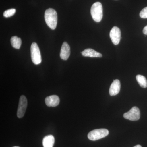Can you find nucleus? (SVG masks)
<instances>
[{
    "label": "nucleus",
    "mask_w": 147,
    "mask_h": 147,
    "mask_svg": "<svg viewBox=\"0 0 147 147\" xmlns=\"http://www.w3.org/2000/svg\"><path fill=\"white\" fill-rule=\"evenodd\" d=\"M139 15L142 18H147V7L141 11Z\"/></svg>",
    "instance_id": "nucleus-16"
},
{
    "label": "nucleus",
    "mask_w": 147,
    "mask_h": 147,
    "mask_svg": "<svg viewBox=\"0 0 147 147\" xmlns=\"http://www.w3.org/2000/svg\"><path fill=\"white\" fill-rule=\"evenodd\" d=\"M11 43L12 47L16 49H19L21 47L22 41L20 38L13 36L11 38Z\"/></svg>",
    "instance_id": "nucleus-13"
},
{
    "label": "nucleus",
    "mask_w": 147,
    "mask_h": 147,
    "mask_svg": "<svg viewBox=\"0 0 147 147\" xmlns=\"http://www.w3.org/2000/svg\"><path fill=\"white\" fill-rule=\"evenodd\" d=\"M82 55L84 57H102V54L98 53L91 48L85 49L82 53Z\"/></svg>",
    "instance_id": "nucleus-11"
},
{
    "label": "nucleus",
    "mask_w": 147,
    "mask_h": 147,
    "mask_svg": "<svg viewBox=\"0 0 147 147\" xmlns=\"http://www.w3.org/2000/svg\"><path fill=\"white\" fill-rule=\"evenodd\" d=\"M31 55L32 60L34 64L38 65L41 63L42 59L40 51L36 42H33L31 46Z\"/></svg>",
    "instance_id": "nucleus-4"
},
{
    "label": "nucleus",
    "mask_w": 147,
    "mask_h": 147,
    "mask_svg": "<svg viewBox=\"0 0 147 147\" xmlns=\"http://www.w3.org/2000/svg\"><path fill=\"white\" fill-rule=\"evenodd\" d=\"M134 147H142V146H141V145H137V146H134Z\"/></svg>",
    "instance_id": "nucleus-18"
},
{
    "label": "nucleus",
    "mask_w": 147,
    "mask_h": 147,
    "mask_svg": "<svg viewBox=\"0 0 147 147\" xmlns=\"http://www.w3.org/2000/svg\"><path fill=\"white\" fill-rule=\"evenodd\" d=\"M57 11L52 8L46 9L45 13V19L46 24L52 30H55L57 24Z\"/></svg>",
    "instance_id": "nucleus-1"
},
{
    "label": "nucleus",
    "mask_w": 147,
    "mask_h": 147,
    "mask_svg": "<svg viewBox=\"0 0 147 147\" xmlns=\"http://www.w3.org/2000/svg\"><path fill=\"white\" fill-rule=\"evenodd\" d=\"M109 131L106 129H99L90 131L88 135V138L91 141H96L108 136Z\"/></svg>",
    "instance_id": "nucleus-3"
},
{
    "label": "nucleus",
    "mask_w": 147,
    "mask_h": 147,
    "mask_svg": "<svg viewBox=\"0 0 147 147\" xmlns=\"http://www.w3.org/2000/svg\"><path fill=\"white\" fill-rule=\"evenodd\" d=\"M45 102L46 105L49 107H56L59 105L60 99L57 95H52L45 98Z\"/></svg>",
    "instance_id": "nucleus-10"
},
{
    "label": "nucleus",
    "mask_w": 147,
    "mask_h": 147,
    "mask_svg": "<svg viewBox=\"0 0 147 147\" xmlns=\"http://www.w3.org/2000/svg\"><path fill=\"white\" fill-rule=\"evenodd\" d=\"M92 18L95 22H100L103 16V9L101 3L97 2L92 5L91 8Z\"/></svg>",
    "instance_id": "nucleus-2"
},
{
    "label": "nucleus",
    "mask_w": 147,
    "mask_h": 147,
    "mask_svg": "<svg viewBox=\"0 0 147 147\" xmlns=\"http://www.w3.org/2000/svg\"><path fill=\"white\" fill-rule=\"evenodd\" d=\"M15 12H16V9H10L4 11L3 16L6 18H8L13 16L15 14Z\"/></svg>",
    "instance_id": "nucleus-15"
},
{
    "label": "nucleus",
    "mask_w": 147,
    "mask_h": 147,
    "mask_svg": "<svg viewBox=\"0 0 147 147\" xmlns=\"http://www.w3.org/2000/svg\"><path fill=\"white\" fill-rule=\"evenodd\" d=\"M28 105V101L26 96L24 95L21 96L19 99L17 116L19 118H21L24 117L26 113V110Z\"/></svg>",
    "instance_id": "nucleus-6"
},
{
    "label": "nucleus",
    "mask_w": 147,
    "mask_h": 147,
    "mask_svg": "<svg viewBox=\"0 0 147 147\" xmlns=\"http://www.w3.org/2000/svg\"><path fill=\"white\" fill-rule=\"evenodd\" d=\"M70 55V48L68 43L66 42H63L62 45L60 52L61 59L64 60L68 59Z\"/></svg>",
    "instance_id": "nucleus-9"
},
{
    "label": "nucleus",
    "mask_w": 147,
    "mask_h": 147,
    "mask_svg": "<svg viewBox=\"0 0 147 147\" xmlns=\"http://www.w3.org/2000/svg\"><path fill=\"white\" fill-rule=\"evenodd\" d=\"M143 33L146 35H147V26H146L143 29Z\"/></svg>",
    "instance_id": "nucleus-17"
},
{
    "label": "nucleus",
    "mask_w": 147,
    "mask_h": 147,
    "mask_svg": "<svg viewBox=\"0 0 147 147\" xmlns=\"http://www.w3.org/2000/svg\"><path fill=\"white\" fill-rule=\"evenodd\" d=\"M55 139L52 135H47L43 138L42 145L43 147H53L55 144Z\"/></svg>",
    "instance_id": "nucleus-12"
},
{
    "label": "nucleus",
    "mask_w": 147,
    "mask_h": 147,
    "mask_svg": "<svg viewBox=\"0 0 147 147\" xmlns=\"http://www.w3.org/2000/svg\"><path fill=\"white\" fill-rule=\"evenodd\" d=\"M123 117L126 119L131 121L138 120L140 118V112L138 107L134 106L127 113H124Z\"/></svg>",
    "instance_id": "nucleus-5"
},
{
    "label": "nucleus",
    "mask_w": 147,
    "mask_h": 147,
    "mask_svg": "<svg viewBox=\"0 0 147 147\" xmlns=\"http://www.w3.org/2000/svg\"><path fill=\"white\" fill-rule=\"evenodd\" d=\"M110 36L113 44L115 45H118L121 38V32L120 29L117 27H113L110 31Z\"/></svg>",
    "instance_id": "nucleus-7"
},
{
    "label": "nucleus",
    "mask_w": 147,
    "mask_h": 147,
    "mask_svg": "<svg viewBox=\"0 0 147 147\" xmlns=\"http://www.w3.org/2000/svg\"><path fill=\"white\" fill-rule=\"evenodd\" d=\"M138 84L140 86L143 88H146L147 87V80L146 77L143 75L138 74L136 77Z\"/></svg>",
    "instance_id": "nucleus-14"
},
{
    "label": "nucleus",
    "mask_w": 147,
    "mask_h": 147,
    "mask_svg": "<svg viewBox=\"0 0 147 147\" xmlns=\"http://www.w3.org/2000/svg\"><path fill=\"white\" fill-rule=\"evenodd\" d=\"M18 147V146H15V147Z\"/></svg>",
    "instance_id": "nucleus-19"
},
{
    "label": "nucleus",
    "mask_w": 147,
    "mask_h": 147,
    "mask_svg": "<svg viewBox=\"0 0 147 147\" xmlns=\"http://www.w3.org/2000/svg\"><path fill=\"white\" fill-rule=\"evenodd\" d=\"M120 82L118 79H115L113 81L110 86L109 90V94L111 96H115L118 94L120 91Z\"/></svg>",
    "instance_id": "nucleus-8"
}]
</instances>
